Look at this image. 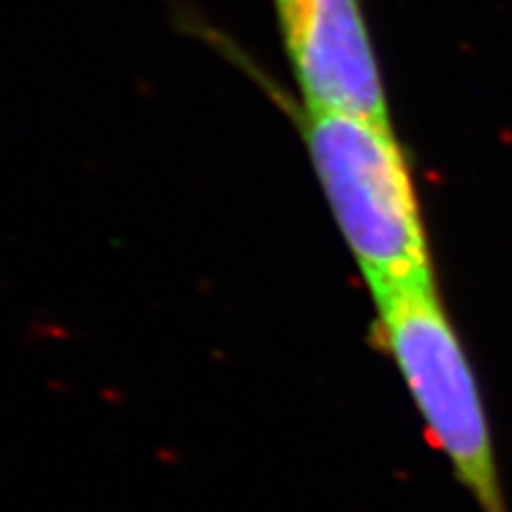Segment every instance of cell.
Here are the masks:
<instances>
[{"instance_id":"cell-1","label":"cell","mask_w":512,"mask_h":512,"mask_svg":"<svg viewBox=\"0 0 512 512\" xmlns=\"http://www.w3.org/2000/svg\"><path fill=\"white\" fill-rule=\"evenodd\" d=\"M302 133L373 302L434 283L411 169L389 121L304 107Z\"/></svg>"},{"instance_id":"cell-2","label":"cell","mask_w":512,"mask_h":512,"mask_svg":"<svg viewBox=\"0 0 512 512\" xmlns=\"http://www.w3.org/2000/svg\"><path fill=\"white\" fill-rule=\"evenodd\" d=\"M377 342L392 358L432 446L479 512H510L482 384L437 285L375 299Z\"/></svg>"},{"instance_id":"cell-3","label":"cell","mask_w":512,"mask_h":512,"mask_svg":"<svg viewBox=\"0 0 512 512\" xmlns=\"http://www.w3.org/2000/svg\"><path fill=\"white\" fill-rule=\"evenodd\" d=\"M306 110L387 121V100L358 0H273Z\"/></svg>"}]
</instances>
